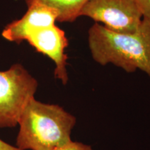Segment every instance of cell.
<instances>
[{
  "instance_id": "1",
  "label": "cell",
  "mask_w": 150,
  "mask_h": 150,
  "mask_svg": "<svg viewBox=\"0 0 150 150\" xmlns=\"http://www.w3.org/2000/svg\"><path fill=\"white\" fill-rule=\"evenodd\" d=\"M88 47L96 63L112 64L127 73L142 71L150 78V20L142 18L136 32L117 33L95 22L88 30Z\"/></svg>"
},
{
  "instance_id": "2",
  "label": "cell",
  "mask_w": 150,
  "mask_h": 150,
  "mask_svg": "<svg viewBox=\"0 0 150 150\" xmlns=\"http://www.w3.org/2000/svg\"><path fill=\"white\" fill-rule=\"evenodd\" d=\"M17 147L22 150H52L71 140L76 118L56 104H45L33 97L20 120Z\"/></svg>"
},
{
  "instance_id": "3",
  "label": "cell",
  "mask_w": 150,
  "mask_h": 150,
  "mask_svg": "<svg viewBox=\"0 0 150 150\" xmlns=\"http://www.w3.org/2000/svg\"><path fill=\"white\" fill-rule=\"evenodd\" d=\"M37 80L21 64L0 71V128L18 125L25 106L34 97Z\"/></svg>"
},
{
  "instance_id": "4",
  "label": "cell",
  "mask_w": 150,
  "mask_h": 150,
  "mask_svg": "<svg viewBox=\"0 0 150 150\" xmlns=\"http://www.w3.org/2000/svg\"><path fill=\"white\" fill-rule=\"evenodd\" d=\"M110 31L117 33L136 32L142 16L135 0H88L80 13Z\"/></svg>"
},
{
  "instance_id": "5",
  "label": "cell",
  "mask_w": 150,
  "mask_h": 150,
  "mask_svg": "<svg viewBox=\"0 0 150 150\" xmlns=\"http://www.w3.org/2000/svg\"><path fill=\"white\" fill-rule=\"evenodd\" d=\"M26 41L39 53L48 56L55 63L54 76L63 85L68 82L67 56L65 53L69 42L65 31L55 24L37 28L29 32Z\"/></svg>"
},
{
  "instance_id": "6",
  "label": "cell",
  "mask_w": 150,
  "mask_h": 150,
  "mask_svg": "<svg viewBox=\"0 0 150 150\" xmlns=\"http://www.w3.org/2000/svg\"><path fill=\"white\" fill-rule=\"evenodd\" d=\"M57 21L58 13L54 9L40 3H33L28 6L27 11L21 18L5 27L1 35L6 40L20 44L32 30L53 25Z\"/></svg>"
},
{
  "instance_id": "7",
  "label": "cell",
  "mask_w": 150,
  "mask_h": 150,
  "mask_svg": "<svg viewBox=\"0 0 150 150\" xmlns=\"http://www.w3.org/2000/svg\"><path fill=\"white\" fill-rule=\"evenodd\" d=\"M27 6L33 3H40L54 9L58 13L59 22H74L84 5L88 0H24Z\"/></svg>"
},
{
  "instance_id": "8",
  "label": "cell",
  "mask_w": 150,
  "mask_h": 150,
  "mask_svg": "<svg viewBox=\"0 0 150 150\" xmlns=\"http://www.w3.org/2000/svg\"><path fill=\"white\" fill-rule=\"evenodd\" d=\"M52 150H94L91 146L86 144H83L82 142H73L71 140L70 142H67L65 145L60 146Z\"/></svg>"
},
{
  "instance_id": "9",
  "label": "cell",
  "mask_w": 150,
  "mask_h": 150,
  "mask_svg": "<svg viewBox=\"0 0 150 150\" xmlns=\"http://www.w3.org/2000/svg\"><path fill=\"white\" fill-rule=\"evenodd\" d=\"M141 13L142 18L150 20V0H135Z\"/></svg>"
},
{
  "instance_id": "10",
  "label": "cell",
  "mask_w": 150,
  "mask_h": 150,
  "mask_svg": "<svg viewBox=\"0 0 150 150\" xmlns=\"http://www.w3.org/2000/svg\"><path fill=\"white\" fill-rule=\"evenodd\" d=\"M0 150H22L17 147L9 145L0 139Z\"/></svg>"
}]
</instances>
